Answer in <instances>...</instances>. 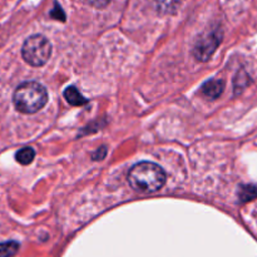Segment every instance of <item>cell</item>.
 Here are the masks:
<instances>
[{
  "label": "cell",
  "mask_w": 257,
  "mask_h": 257,
  "mask_svg": "<svg viewBox=\"0 0 257 257\" xmlns=\"http://www.w3.org/2000/svg\"><path fill=\"white\" fill-rule=\"evenodd\" d=\"M19 250V243L15 241L0 243V257H12Z\"/></svg>",
  "instance_id": "9c48e42d"
},
{
  "label": "cell",
  "mask_w": 257,
  "mask_h": 257,
  "mask_svg": "<svg viewBox=\"0 0 257 257\" xmlns=\"http://www.w3.org/2000/svg\"><path fill=\"white\" fill-rule=\"evenodd\" d=\"M131 187L140 192H156L166 183V173L162 167L153 162H140L128 173Z\"/></svg>",
  "instance_id": "6da1fadb"
},
{
  "label": "cell",
  "mask_w": 257,
  "mask_h": 257,
  "mask_svg": "<svg viewBox=\"0 0 257 257\" xmlns=\"http://www.w3.org/2000/svg\"><path fill=\"white\" fill-rule=\"evenodd\" d=\"M223 92V82L220 79H211L202 85V94L210 99H216Z\"/></svg>",
  "instance_id": "5b68a950"
},
{
  "label": "cell",
  "mask_w": 257,
  "mask_h": 257,
  "mask_svg": "<svg viewBox=\"0 0 257 257\" xmlns=\"http://www.w3.org/2000/svg\"><path fill=\"white\" fill-rule=\"evenodd\" d=\"M52 54V45L44 35L35 34L28 38L22 48V55L28 64L33 67H42Z\"/></svg>",
  "instance_id": "3957f363"
},
{
  "label": "cell",
  "mask_w": 257,
  "mask_h": 257,
  "mask_svg": "<svg viewBox=\"0 0 257 257\" xmlns=\"http://www.w3.org/2000/svg\"><path fill=\"white\" fill-rule=\"evenodd\" d=\"M152 3L160 14H172L178 9L181 0H152Z\"/></svg>",
  "instance_id": "8992f818"
},
{
  "label": "cell",
  "mask_w": 257,
  "mask_h": 257,
  "mask_svg": "<svg viewBox=\"0 0 257 257\" xmlns=\"http://www.w3.org/2000/svg\"><path fill=\"white\" fill-rule=\"evenodd\" d=\"M105 155H107V148H105V147H100L99 150L97 151V152L93 153V160H94V161L103 160V158L105 157Z\"/></svg>",
  "instance_id": "8fae6325"
},
{
  "label": "cell",
  "mask_w": 257,
  "mask_h": 257,
  "mask_svg": "<svg viewBox=\"0 0 257 257\" xmlns=\"http://www.w3.org/2000/svg\"><path fill=\"white\" fill-rule=\"evenodd\" d=\"M64 98L69 104L75 105V107H80V105H85L88 103L87 98L83 97L80 94L79 90L75 87H69L64 90Z\"/></svg>",
  "instance_id": "52a82bcc"
},
{
  "label": "cell",
  "mask_w": 257,
  "mask_h": 257,
  "mask_svg": "<svg viewBox=\"0 0 257 257\" xmlns=\"http://www.w3.org/2000/svg\"><path fill=\"white\" fill-rule=\"evenodd\" d=\"M34 157H35V152L32 147L22 148V150L18 151L17 155H15V160L23 166L30 165V163L33 162V160H34Z\"/></svg>",
  "instance_id": "ba28073f"
},
{
  "label": "cell",
  "mask_w": 257,
  "mask_h": 257,
  "mask_svg": "<svg viewBox=\"0 0 257 257\" xmlns=\"http://www.w3.org/2000/svg\"><path fill=\"white\" fill-rule=\"evenodd\" d=\"M221 35L220 32H212L206 34L205 37H201L200 39L196 42L195 48H193V55L200 62H206L210 59L211 55L215 53L216 48L220 45L221 43Z\"/></svg>",
  "instance_id": "277c9868"
},
{
  "label": "cell",
  "mask_w": 257,
  "mask_h": 257,
  "mask_svg": "<svg viewBox=\"0 0 257 257\" xmlns=\"http://www.w3.org/2000/svg\"><path fill=\"white\" fill-rule=\"evenodd\" d=\"M87 2L89 3L92 7L99 8V9H102V8H105L108 4H109L110 0H87Z\"/></svg>",
  "instance_id": "30bf717a"
},
{
  "label": "cell",
  "mask_w": 257,
  "mask_h": 257,
  "mask_svg": "<svg viewBox=\"0 0 257 257\" xmlns=\"http://www.w3.org/2000/svg\"><path fill=\"white\" fill-rule=\"evenodd\" d=\"M48 102V92L40 83L24 82L15 89L13 103L17 110L33 114L42 109Z\"/></svg>",
  "instance_id": "7a4b0ae2"
}]
</instances>
